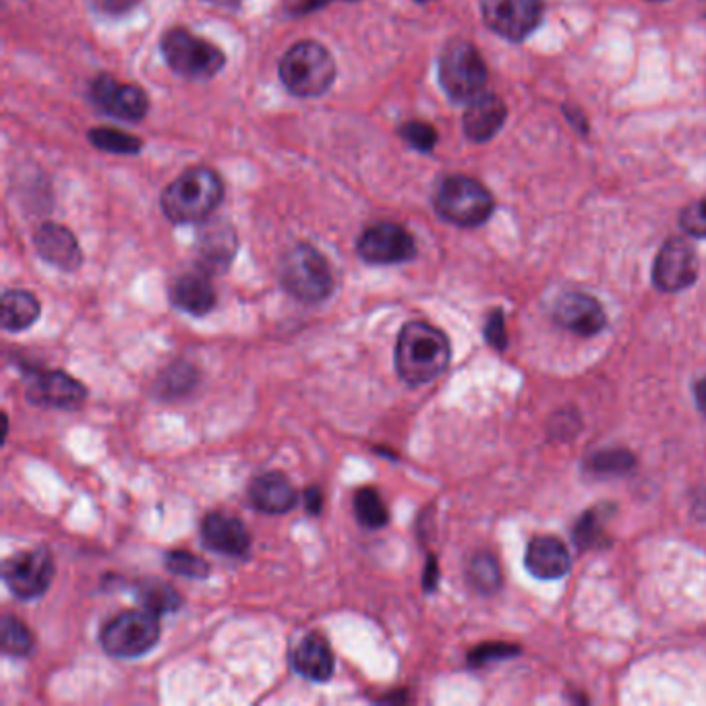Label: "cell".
Returning a JSON list of instances; mask_svg holds the SVG:
<instances>
[{"label": "cell", "mask_w": 706, "mask_h": 706, "mask_svg": "<svg viewBox=\"0 0 706 706\" xmlns=\"http://www.w3.org/2000/svg\"><path fill=\"white\" fill-rule=\"evenodd\" d=\"M450 340L442 330L425 322H411L400 330L396 371L409 385H425L438 380L450 365Z\"/></svg>", "instance_id": "1"}, {"label": "cell", "mask_w": 706, "mask_h": 706, "mask_svg": "<svg viewBox=\"0 0 706 706\" xmlns=\"http://www.w3.org/2000/svg\"><path fill=\"white\" fill-rule=\"evenodd\" d=\"M224 197L222 178L209 168H192L163 193V209L177 224L207 222Z\"/></svg>", "instance_id": "2"}, {"label": "cell", "mask_w": 706, "mask_h": 706, "mask_svg": "<svg viewBox=\"0 0 706 706\" xmlns=\"http://www.w3.org/2000/svg\"><path fill=\"white\" fill-rule=\"evenodd\" d=\"M280 79L298 98H317L332 88L336 62L324 45L305 40L293 46L280 60Z\"/></svg>", "instance_id": "3"}, {"label": "cell", "mask_w": 706, "mask_h": 706, "mask_svg": "<svg viewBox=\"0 0 706 706\" xmlns=\"http://www.w3.org/2000/svg\"><path fill=\"white\" fill-rule=\"evenodd\" d=\"M280 282L286 293L303 303H322L334 293V272L322 251L307 243L288 251L280 264Z\"/></svg>", "instance_id": "4"}, {"label": "cell", "mask_w": 706, "mask_h": 706, "mask_svg": "<svg viewBox=\"0 0 706 706\" xmlns=\"http://www.w3.org/2000/svg\"><path fill=\"white\" fill-rule=\"evenodd\" d=\"M160 46L168 67L180 77L193 81L212 79L214 75L220 73L226 62V57L218 46L193 36L192 31L185 28L166 31Z\"/></svg>", "instance_id": "5"}, {"label": "cell", "mask_w": 706, "mask_h": 706, "mask_svg": "<svg viewBox=\"0 0 706 706\" xmlns=\"http://www.w3.org/2000/svg\"><path fill=\"white\" fill-rule=\"evenodd\" d=\"M440 84L454 102H472L483 94L487 67L479 50L467 40H452L440 59Z\"/></svg>", "instance_id": "6"}, {"label": "cell", "mask_w": 706, "mask_h": 706, "mask_svg": "<svg viewBox=\"0 0 706 706\" xmlns=\"http://www.w3.org/2000/svg\"><path fill=\"white\" fill-rule=\"evenodd\" d=\"M160 640V621L148 609L122 611L100 633L104 650L117 659H135L149 653Z\"/></svg>", "instance_id": "7"}, {"label": "cell", "mask_w": 706, "mask_h": 706, "mask_svg": "<svg viewBox=\"0 0 706 706\" xmlns=\"http://www.w3.org/2000/svg\"><path fill=\"white\" fill-rule=\"evenodd\" d=\"M435 209L443 220L472 228L489 220L493 212L491 193L469 177H450L435 193Z\"/></svg>", "instance_id": "8"}, {"label": "cell", "mask_w": 706, "mask_h": 706, "mask_svg": "<svg viewBox=\"0 0 706 706\" xmlns=\"http://www.w3.org/2000/svg\"><path fill=\"white\" fill-rule=\"evenodd\" d=\"M55 576V559L46 547L21 551L2 566V578L9 590L19 599L42 597Z\"/></svg>", "instance_id": "9"}, {"label": "cell", "mask_w": 706, "mask_h": 706, "mask_svg": "<svg viewBox=\"0 0 706 706\" xmlns=\"http://www.w3.org/2000/svg\"><path fill=\"white\" fill-rule=\"evenodd\" d=\"M359 255L373 265H392L411 262L416 255V245L411 233L394 224V222H380L369 226L356 243Z\"/></svg>", "instance_id": "10"}, {"label": "cell", "mask_w": 706, "mask_h": 706, "mask_svg": "<svg viewBox=\"0 0 706 706\" xmlns=\"http://www.w3.org/2000/svg\"><path fill=\"white\" fill-rule=\"evenodd\" d=\"M487 26L506 40H524L537 30L543 4L541 0H481Z\"/></svg>", "instance_id": "11"}, {"label": "cell", "mask_w": 706, "mask_h": 706, "mask_svg": "<svg viewBox=\"0 0 706 706\" xmlns=\"http://www.w3.org/2000/svg\"><path fill=\"white\" fill-rule=\"evenodd\" d=\"M698 276L696 251L684 238H669L663 245L655 265L653 282L663 293H679L692 286Z\"/></svg>", "instance_id": "12"}, {"label": "cell", "mask_w": 706, "mask_h": 706, "mask_svg": "<svg viewBox=\"0 0 706 706\" xmlns=\"http://www.w3.org/2000/svg\"><path fill=\"white\" fill-rule=\"evenodd\" d=\"M91 100L104 112L122 120H141L148 115V94L131 84H120L112 75H98L91 81Z\"/></svg>", "instance_id": "13"}, {"label": "cell", "mask_w": 706, "mask_h": 706, "mask_svg": "<svg viewBox=\"0 0 706 706\" xmlns=\"http://www.w3.org/2000/svg\"><path fill=\"white\" fill-rule=\"evenodd\" d=\"M88 398V390L65 371H45L36 373L28 388V400L36 406L75 411Z\"/></svg>", "instance_id": "14"}, {"label": "cell", "mask_w": 706, "mask_h": 706, "mask_svg": "<svg viewBox=\"0 0 706 706\" xmlns=\"http://www.w3.org/2000/svg\"><path fill=\"white\" fill-rule=\"evenodd\" d=\"M236 253L235 226L228 222H207L197 238V259L206 274H224Z\"/></svg>", "instance_id": "15"}, {"label": "cell", "mask_w": 706, "mask_h": 706, "mask_svg": "<svg viewBox=\"0 0 706 706\" xmlns=\"http://www.w3.org/2000/svg\"><path fill=\"white\" fill-rule=\"evenodd\" d=\"M553 317L561 327L575 332L578 336H595L607 325L601 303L582 293L559 296Z\"/></svg>", "instance_id": "16"}, {"label": "cell", "mask_w": 706, "mask_h": 706, "mask_svg": "<svg viewBox=\"0 0 706 706\" xmlns=\"http://www.w3.org/2000/svg\"><path fill=\"white\" fill-rule=\"evenodd\" d=\"M33 247L38 255L62 272H75L79 265L84 264V253L79 249V243L73 233L55 222H46L38 233L33 235Z\"/></svg>", "instance_id": "17"}, {"label": "cell", "mask_w": 706, "mask_h": 706, "mask_svg": "<svg viewBox=\"0 0 706 706\" xmlns=\"http://www.w3.org/2000/svg\"><path fill=\"white\" fill-rule=\"evenodd\" d=\"M204 543L222 556L243 558L251 547L249 530L245 529L243 520L224 512H212L204 518L202 524Z\"/></svg>", "instance_id": "18"}, {"label": "cell", "mask_w": 706, "mask_h": 706, "mask_svg": "<svg viewBox=\"0 0 706 706\" xmlns=\"http://www.w3.org/2000/svg\"><path fill=\"white\" fill-rule=\"evenodd\" d=\"M527 570L541 580H558L570 572L572 558L568 547L556 537H537L527 549Z\"/></svg>", "instance_id": "19"}, {"label": "cell", "mask_w": 706, "mask_h": 706, "mask_svg": "<svg viewBox=\"0 0 706 706\" xmlns=\"http://www.w3.org/2000/svg\"><path fill=\"white\" fill-rule=\"evenodd\" d=\"M249 501L265 514H286L296 506L295 487L280 472L259 474L251 481Z\"/></svg>", "instance_id": "20"}, {"label": "cell", "mask_w": 706, "mask_h": 706, "mask_svg": "<svg viewBox=\"0 0 706 706\" xmlns=\"http://www.w3.org/2000/svg\"><path fill=\"white\" fill-rule=\"evenodd\" d=\"M506 106L493 94H481L469 102V108L462 118V127L467 137L472 141H489L496 133L500 131L506 122Z\"/></svg>", "instance_id": "21"}, {"label": "cell", "mask_w": 706, "mask_h": 706, "mask_svg": "<svg viewBox=\"0 0 706 706\" xmlns=\"http://www.w3.org/2000/svg\"><path fill=\"white\" fill-rule=\"evenodd\" d=\"M293 665L296 671L311 682H327L334 676V655L332 648L325 643L320 634L307 636L295 653H293Z\"/></svg>", "instance_id": "22"}, {"label": "cell", "mask_w": 706, "mask_h": 706, "mask_svg": "<svg viewBox=\"0 0 706 706\" xmlns=\"http://www.w3.org/2000/svg\"><path fill=\"white\" fill-rule=\"evenodd\" d=\"M173 303L178 310L187 311L192 315H207L216 307V291L209 282L206 272L199 274H185L173 286Z\"/></svg>", "instance_id": "23"}, {"label": "cell", "mask_w": 706, "mask_h": 706, "mask_svg": "<svg viewBox=\"0 0 706 706\" xmlns=\"http://www.w3.org/2000/svg\"><path fill=\"white\" fill-rule=\"evenodd\" d=\"M40 301L28 291H7L2 295L0 322L7 332H23L38 322Z\"/></svg>", "instance_id": "24"}, {"label": "cell", "mask_w": 706, "mask_h": 706, "mask_svg": "<svg viewBox=\"0 0 706 706\" xmlns=\"http://www.w3.org/2000/svg\"><path fill=\"white\" fill-rule=\"evenodd\" d=\"M354 516L365 529H383L390 520V512L385 508L380 493L371 487H363L354 493Z\"/></svg>", "instance_id": "25"}, {"label": "cell", "mask_w": 706, "mask_h": 706, "mask_svg": "<svg viewBox=\"0 0 706 706\" xmlns=\"http://www.w3.org/2000/svg\"><path fill=\"white\" fill-rule=\"evenodd\" d=\"M467 576H469L472 589L479 590L483 595H491L501 587L500 563L487 551L472 556Z\"/></svg>", "instance_id": "26"}, {"label": "cell", "mask_w": 706, "mask_h": 706, "mask_svg": "<svg viewBox=\"0 0 706 706\" xmlns=\"http://www.w3.org/2000/svg\"><path fill=\"white\" fill-rule=\"evenodd\" d=\"M89 141L94 148L102 149L108 154H139L144 148V141L129 133L98 127L89 131Z\"/></svg>", "instance_id": "27"}, {"label": "cell", "mask_w": 706, "mask_h": 706, "mask_svg": "<svg viewBox=\"0 0 706 706\" xmlns=\"http://www.w3.org/2000/svg\"><path fill=\"white\" fill-rule=\"evenodd\" d=\"M2 653L11 657H28L33 650V636L28 626L16 616L2 618Z\"/></svg>", "instance_id": "28"}, {"label": "cell", "mask_w": 706, "mask_h": 706, "mask_svg": "<svg viewBox=\"0 0 706 706\" xmlns=\"http://www.w3.org/2000/svg\"><path fill=\"white\" fill-rule=\"evenodd\" d=\"M137 595H139V604L144 605V609H148L156 616L173 614L183 604L177 590L168 585H163V582H146Z\"/></svg>", "instance_id": "29"}, {"label": "cell", "mask_w": 706, "mask_h": 706, "mask_svg": "<svg viewBox=\"0 0 706 706\" xmlns=\"http://www.w3.org/2000/svg\"><path fill=\"white\" fill-rule=\"evenodd\" d=\"M195 382H197L195 369L187 363H178L164 373L160 380V392H164L166 398L180 396V394H187Z\"/></svg>", "instance_id": "30"}, {"label": "cell", "mask_w": 706, "mask_h": 706, "mask_svg": "<svg viewBox=\"0 0 706 706\" xmlns=\"http://www.w3.org/2000/svg\"><path fill=\"white\" fill-rule=\"evenodd\" d=\"M166 568L173 575L185 576V578H207L209 576V563L206 559L197 558L189 551H170L166 556Z\"/></svg>", "instance_id": "31"}, {"label": "cell", "mask_w": 706, "mask_h": 706, "mask_svg": "<svg viewBox=\"0 0 706 706\" xmlns=\"http://www.w3.org/2000/svg\"><path fill=\"white\" fill-rule=\"evenodd\" d=\"M589 467L590 471L599 474H619L633 469L634 457L626 450H604L590 457Z\"/></svg>", "instance_id": "32"}, {"label": "cell", "mask_w": 706, "mask_h": 706, "mask_svg": "<svg viewBox=\"0 0 706 706\" xmlns=\"http://www.w3.org/2000/svg\"><path fill=\"white\" fill-rule=\"evenodd\" d=\"M400 137L419 151H431L438 144V131L423 120H411L400 127Z\"/></svg>", "instance_id": "33"}, {"label": "cell", "mask_w": 706, "mask_h": 706, "mask_svg": "<svg viewBox=\"0 0 706 706\" xmlns=\"http://www.w3.org/2000/svg\"><path fill=\"white\" fill-rule=\"evenodd\" d=\"M682 228L692 236H706V195L682 214Z\"/></svg>", "instance_id": "34"}, {"label": "cell", "mask_w": 706, "mask_h": 706, "mask_svg": "<svg viewBox=\"0 0 706 706\" xmlns=\"http://www.w3.org/2000/svg\"><path fill=\"white\" fill-rule=\"evenodd\" d=\"M518 653V648L508 647V645H483L471 653V665H487L491 661H500V659H510L512 655Z\"/></svg>", "instance_id": "35"}, {"label": "cell", "mask_w": 706, "mask_h": 706, "mask_svg": "<svg viewBox=\"0 0 706 706\" xmlns=\"http://www.w3.org/2000/svg\"><path fill=\"white\" fill-rule=\"evenodd\" d=\"M486 339L491 346H496L498 351L506 349V325H503V315L501 311H496L489 320H487Z\"/></svg>", "instance_id": "36"}, {"label": "cell", "mask_w": 706, "mask_h": 706, "mask_svg": "<svg viewBox=\"0 0 706 706\" xmlns=\"http://www.w3.org/2000/svg\"><path fill=\"white\" fill-rule=\"evenodd\" d=\"M305 503H307L310 514H320V512H322V506H324L322 491H320L317 487H310V489H307V493H305Z\"/></svg>", "instance_id": "37"}, {"label": "cell", "mask_w": 706, "mask_h": 706, "mask_svg": "<svg viewBox=\"0 0 706 706\" xmlns=\"http://www.w3.org/2000/svg\"><path fill=\"white\" fill-rule=\"evenodd\" d=\"M137 0H98V7H102L104 11L110 13H122L127 9H131Z\"/></svg>", "instance_id": "38"}, {"label": "cell", "mask_w": 706, "mask_h": 706, "mask_svg": "<svg viewBox=\"0 0 706 706\" xmlns=\"http://www.w3.org/2000/svg\"><path fill=\"white\" fill-rule=\"evenodd\" d=\"M327 0H303L298 7H296V13H311V11H315V9H320V7H324Z\"/></svg>", "instance_id": "39"}, {"label": "cell", "mask_w": 706, "mask_h": 706, "mask_svg": "<svg viewBox=\"0 0 706 706\" xmlns=\"http://www.w3.org/2000/svg\"><path fill=\"white\" fill-rule=\"evenodd\" d=\"M435 580H438V568H435V559H429L428 576H425V589H435Z\"/></svg>", "instance_id": "40"}, {"label": "cell", "mask_w": 706, "mask_h": 706, "mask_svg": "<svg viewBox=\"0 0 706 706\" xmlns=\"http://www.w3.org/2000/svg\"><path fill=\"white\" fill-rule=\"evenodd\" d=\"M696 402H698V409L706 414V380L696 385Z\"/></svg>", "instance_id": "41"}, {"label": "cell", "mask_w": 706, "mask_h": 706, "mask_svg": "<svg viewBox=\"0 0 706 706\" xmlns=\"http://www.w3.org/2000/svg\"><path fill=\"white\" fill-rule=\"evenodd\" d=\"M214 4H220V7H238L243 0H209Z\"/></svg>", "instance_id": "42"}, {"label": "cell", "mask_w": 706, "mask_h": 706, "mask_svg": "<svg viewBox=\"0 0 706 706\" xmlns=\"http://www.w3.org/2000/svg\"><path fill=\"white\" fill-rule=\"evenodd\" d=\"M700 7H703V11H705L706 16V0H700Z\"/></svg>", "instance_id": "43"}, {"label": "cell", "mask_w": 706, "mask_h": 706, "mask_svg": "<svg viewBox=\"0 0 706 706\" xmlns=\"http://www.w3.org/2000/svg\"><path fill=\"white\" fill-rule=\"evenodd\" d=\"M419 2H428V0H419Z\"/></svg>", "instance_id": "44"}, {"label": "cell", "mask_w": 706, "mask_h": 706, "mask_svg": "<svg viewBox=\"0 0 706 706\" xmlns=\"http://www.w3.org/2000/svg\"><path fill=\"white\" fill-rule=\"evenodd\" d=\"M653 2H661V0H653Z\"/></svg>", "instance_id": "45"}]
</instances>
